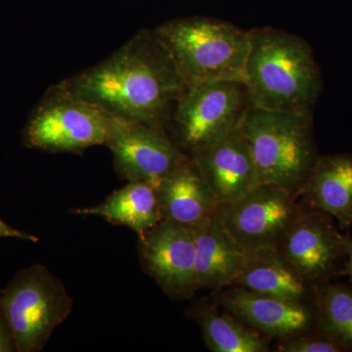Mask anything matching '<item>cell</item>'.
<instances>
[{"label": "cell", "mask_w": 352, "mask_h": 352, "mask_svg": "<svg viewBox=\"0 0 352 352\" xmlns=\"http://www.w3.org/2000/svg\"><path fill=\"white\" fill-rule=\"evenodd\" d=\"M63 85L116 117L163 126L184 82L154 32L143 30Z\"/></svg>", "instance_id": "1"}, {"label": "cell", "mask_w": 352, "mask_h": 352, "mask_svg": "<svg viewBox=\"0 0 352 352\" xmlns=\"http://www.w3.org/2000/svg\"><path fill=\"white\" fill-rule=\"evenodd\" d=\"M249 32L244 85L250 106L286 112L312 111L323 80L307 41L270 27Z\"/></svg>", "instance_id": "2"}, {"label": "cell", "mask_w": 352, "mask_h": 352, "mask_svg": "<svg viewBox=\"0 0 352 352\" xmlns=\"http://www.w3.org/2000/svg\"><path fill=\"white\" fill-rule=\"evenodd\" d=\"M185 87L217 82L244 83L250 32L226 21L187 17L153 30Z\"/></svg>", "instance_id": "3"}, {"label": "cell", "mask_w": 352, "mask_h": 352, "mask_svg": "<svg viewBox=\"0 0 352 352\" xmlns=\"http://www.w3.org/2000/svg\"><path fill=\"white\" fill-rule=\"evenodd\" d=\"M241 129L261 182L300 194L318 157L312 111L286 112L250 106Z\"/></svg>", "instance_id": "4"}, {"label": "cell", "mask_w": 352, "mask_h": 352, "mask_svg": "<svg viewBox=\"0 0 352 352\" xmlns=\"http://www.w3.org/2000/svg\"><path fill=\"white\" fill-rule=\"evenodd\" d=\"M73 308L63 281L43 264L20 270L0 293V310L12 328L18 352L43 351Z\"/></svg>", "instance_id": "5"}, {"label": "cell", "mask_w": 352, "mask_h": 352, "mask_svg": "<svg viewBox=\"0 0 352 352\" xmlns=\"http://www.w3.org/2000/svg\"><path fill=\"white\" fill-rule=\"evenodd\" d=\"M112 118L61 82L48 89L32 111L23 131V144L44 152L78 154L105 145Z\"/></svg>", "instance_id": "6"}, {"label": "cell", "mask_w": 352, "mask_h": 352, "mask_svg": "<svg viewBox=\"0 0 352 352\" xmlns=\"http://www.w3.org/2000/svg\"><path fill=\"white\" fill-rule=\"evenodd\" d=\"M249 107L243 82H208L186 87L171 113L173 139L191 156L238 129Z\"/></svg>", "instance_id": "7"}, {"label": "cell", "mask_w": 352, "mask_h": 352, "mask_svg": "<svg viewBox=\"0 0 352 352\" xmlns=\"http://www.w3.org/2000/svg\"><path fill=\"white\" fill-rule=\"evenodd\" d=\"M296 196L277 185L261 183L237 200L220 205L217 214L248 251L278 250L302 212Z\"/></svg>", "instance_id": "8"}, {"label": "cell", "mask_w": 352, "mask_h": 352, "mask_svg": "<svg viewBox=\"0 0 352 352\" xmlns=\"http://www.w3.org/2000/svg\"><path fill=\"white\" fill-rule=\"evenodd\" d=\"M105 146L112 152L120 178L156 187L189 159L164 127L116 116Z\"/></svg>", "instance_id": "9"}, {"label": "cell", "mask_w": 352, "mask_h": 352, "mask_svg": "<svg viewBox=\"0 0 352 352\" xmlns=\"http://www.w3.org/2000/svg\"><path fill=\"white\" fill-rule=\"evenodd\" d=\"M138 235L141 266L164 293L175 300L194 296L198 291L196 227L162 220Z\"/></svg>", "instance_id": "10"}, {"label": "cell", "mask_w": 352, "mask_h": 352, "mask_svg": "<svg viewBox=\"0 0 352 352\" xmlns=\"http://www.w3.org/2000/svg\"><path fill=\"white\" fill-rule=\"evenodd\" d=\"M346 237L339 232L333 217L308 207L278 250L307 284L318 285L344 273Z\"/></svg>", "instance_id": "11"}, {"label": "cell", "mask_w": 352, "mask_h": 352, "mask_svg": "<svg viewBox=\"0 0 352 352\" xmlns=\"http://www.w3.org/2000/svg\"><path fill=\"white\" fill-rule=\"evenodd\" d=\"M189 157L219 206L237 200L263 183L241 126Z\"/></svg>", "instance_id": "12"}, {"label": "cell", "mask_w": 352, "mask_h": 352, "mask_svg": "<svg viewBox=\"0 0 352 352\" xmlns=\"http://www.w3.org/2000/svg\"><path fill=\"white\" fill-rule=\"evenodd\" d=\"M224 292L220 305L229 314L266 336L289 337L314 326V307L305 302L261 295L240 287Z\"/></svg>", "instance_id": "13"}, {"label": "cell", "mask_w": 352, "mask_h": 352, "mask_svg": "<svg viewBox=\"0 0 352 352\" xmlns=\"http://www.w3.org/2000/svg\"><path fill=\"white\" fill-rule=\"evenodd\" d=\"M196 281L199 289L230 286L254 252L248 251L226 230L215 214L196 227Z\"/></svg>", "instance_id": "14"}, {"label": "cell", "mask_w": 352, "mask_h": 352, "mask_svg": "<svg viewBox=\"0 0 352 352\" xmlns=\"http://www.w3.org/2000/svg\"><path fill=\"white\" fill-rule=\"evenodd\" d=\"M300 194L307 206L330 215L340 228L352 226V154L318 156Z\"/></svg>", "instance_id": "15"}, {"label": "cell", "mask_w": 352, "mask_h": 352, "mask_svg": "<svg viewBox=\"0 0 352 352\" xmlns=\"http://www.w3.org/2000/svg\"><path fill=\"white\" fill-rule=\"evenodd\" d=\"M157 190L163 220L197 227L219 210V201L190 157Z\"/></svg>", "instance_id": "16"}, {"label": "cell", "mask_w": 352, "mask_h": 352, "mask_svg": "<svg viewBox=\"0 0 352 352\" xmlns=\"http://www.w3.org/2000/svg\"><path fill=\"white\" fill-rule=\"evenodd\" d=\"M71 214L101 217L113 226L129 227L138 234L149 230L163 220L157 187L140 180L127 182L100 205L75 208Z\"/></svg>", "instance_id": "17"}, {"label": "cell", "mask_w": 352, "mask_h": 352, "mask_svg": "<svg viewBox=\"0 0 352 352\" xmlns=\"http://www.w3.org/2000/svg\"><path fill=\"white\" fill-rule=\"evenodd\" d=\"M307 285L279 250H264L254 252L250 263L230 286L281 300L305 302L308 296Z\"/></svg>", "instance_id": "18"}, {"label": "cell", "mask_w": 352, "mask_h": 352, "mask_svg": "<svg viewBox=\"0 0 352 352\" xmlns=\"http://www.w3.org/2000/svg\"><path fill=\"white\" fill-rule=\"evenodd\" d=\"M190 316L198 322L206 344L212 352H265V340L256 330L235 318L221 315L206 305L190 308Z\"/></svg>", "instance_id": "19"}, {"label": "cell", "mask_w": 352, "mask_h": 352, "mask_svg": "<svg viewBox=\"0 0 352 352\" xmlns=\"http://www.w3.org/2000/svg\"><path fill=\"white\" fill-rule=\"evenodd\" d=\"M315 286L314 328L352 351V288L328 282Z\"/></svg>", "instance_id": "20"}, {"label": "cell", "mask_w": 352, "mask_h": 352, "mask_svg": "<svg viewBox=\"0 0 352 352\" xmlns=\"http://www.w3.org/2000/svg\"><path fill=\"white\" fill-rule=\"evenodd\" d=\"M296 333L284 338L278 346L281 352H342L346 351L337 342L329 339L325 335L315 329V333Z\"/></svg>", "instance_id": "21"}, {"label": "cell", "mask_w": 352, "mask_h": 352, "mask_svg": "<svg viewBox=\"0 0 352 352\" xmlns=\"http://www.w3.org/2000/svg\"><path fill=\"white\" fill-rule=\"evenodd\" d=\"M0 352H18L17 342L10 323L0 310Z\"/></svg>", "instance_id": "22"}, {"label": "cell", "mask_w": 352, "mask_h": 352, "mask_svg": "<svg viewBox=\"0 0 352 352\" xmlns=\"http://www.w3.org/2000/svg\"><path fill=\"white\" fill-rule=\"evenodd\" d=\"M0 238H14V239L28 241V242L32 243H38L39 241L38 236L14 228L7 224L1 217H0Z\"/></svg>", "instance_id": "23"}, {"label": "cell", "mask_w": 352, "mask_h": 352, "mask_svg": "<svg viewBox=\"0 0 352 352\" xmlns=\"http://www.w3.org/2000/svg\"><path fill=\"white\" fill-rule=\"evenodd\" d=\"M346 268H344V273L349 277L352 284V238L346 237Z\"/></svg>", "instance_id": "24"}, {"label": "cell", "mask_w": 352, "mask_h": 352, "mask_svg": "<svg viewBox=\"0 0 352 352\" xmlns=\"http://www.w3.org/2000/svg\"><path fill=\"white\" fill-rule=\"evenodd\" d=\"M1 292H2V289H0V293H1Z\"/></svg>", "instance_id": "25"}]
</instances>
